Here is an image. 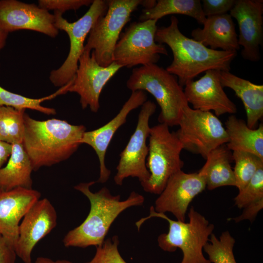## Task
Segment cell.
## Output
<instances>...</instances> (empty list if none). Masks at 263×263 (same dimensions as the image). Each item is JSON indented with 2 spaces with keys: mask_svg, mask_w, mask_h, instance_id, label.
Masks as SVG:
<instances>
[{
  "mask_svg": "<svg viewBox=\"0 0 263 263\" xmlns=\"http://www.w3.org/2000/svg\"><path fill=\"white\" fill-rule=\"evenodd\" d=\"M236 0H203L202 10L206 17L226 14L233 7Z\"/></svg>",
  "mask_w": 263,
  "mask_h": 263,
  "instance_id": "d6a6232c",
  "label": "cell"
},
{
  "mask_svg": "<svg viewBox=\"0 0 263 263\" xmlns=\"http://www.w3.org/2000/svg\"><path fill=\"white\" fill-rule=\"evenodd\" d=\"M220 80L223 88L232 89L242 100L246 112L247 126L256 128L263 116V85L254 84L230 71H221Z\"/></svg>",
  "mask_w": 263,
  "mask_h": 263,
  "instance_id": "44dd1931",
  "label": "cell"
},
{
  "mask_svg": "<svg viewBox=\"0 0 263 263\" xmlns=\"http://www.w3.org/2000/svg\"><path fill=\"white\" fill-rule=\"evenodd\" d=\"M108 0H93L88 11L77 20L70 22L62 14L54 12L55 26L65 32L70 40L68 55L62 64L52 70L49 75L51 82L56 87H61L75 77L78 61L84 50V42L97 20L104 15L108 9Z\"/></svg>",
  "mask_w": 263,
  "mask_h": 263,
  "instance_id": "ba28073f",
  "label": "cell"
},
{
  "mask_svg": "<svg viewBox=\"0 0 263 263\" xmlns=\"http://www.w3.org/2000/svg\"><path fill=\"white\" fill-rule=\"evenodd\" d=\"M263 200V168L259 169L247 185L234 198L235 205L244 208L248 205Z\"/></svg>",
  "mask_w": 263,
  "mask_h": 263,
  "instance_id": "f546056e",
  "label": "cell"
},
{
  "mask_svg": "<svg viewBox=\"0 0 263 263\" xmlns=\"http://www.w3.org/2000/svg\"><path fill=\"white\" fill-rule=\"evenodd\" d=\"M93 0H39L38 5L47 11L53 10L62 14L67 11H76L82 6H90Z\"/></svg>",
  "mask_w": 263,
  "mask_h": 263,
  "instance_id": "1f68e13d",
  "label": "cell"
},
{
  "mask_svg": "<svg viewBox=\"0 0 263 263\" xmlns=\"http://www.w3.org/2000/svg\"><path fill=\"white\" fill-rule=\"evenodd\" d=\"M210 237V243L203 249L211 263H237L233 252L235 240L228 231L223 232L219 238L213 233Z\"/></svg>",
  "mask_w": 263,
  "mask_h": 263,
  "instance_id": "f1b7e54d",
  "label": "cell"
},
{
  "mask_svg": "<svg viewBox=\"0 0 263 263\" xmlns=\"http://www.w3.org/2000/svg\"><path fill=\"white\" fill-rule=\"evenodd\" d=\"M72 80L66 85L60 87L54 93L39 98H32L9 91L0 86V107L7 106L17 110L31 109L43 113L55 114V109L41 105L43 102L52 99L58 95L68 93V89L73 83Z\"/></svg>",
  "mask_w": 263,
  "mask_h": 263,
  "instance_id": "484cf974",
  "label": "cell"
},
{
  "mask_svg": "<svg viewBox=\"0 0 263 263\" xmlns=\"http://www.w3.org/2000/svg\"><path fill=\"white\" fill-rule=\"evenodd\" d=\"M9 33L0 28V51L5 46Z\"/></svg>",
  "mask_w": 263,
  "mask_h": 263,
  "instance_id": "74e56055",
  "label": "cell"
},
{
  "mask_svg": "<svg viewBox=\"0 0 263 263\" xmlns=\"http://www.w3.org/2000/svg\"></svg>",
  "mask_w": 263,
  "mask_h": 263,
  "instance_id": "f35d334b",
  "label": "cell"
},
{
  "mask_svg": "<svg viewBox=\"0 0 263 263\" xmlns=\"http://www.w3.org/2000/svg\"><path fill=\"white\" fill-rule=\"evenodd\" d=\"M33 167L22 143L12 144L10 155L0 169V189L8 190L17 188L31 189Z\"/></svg>",
  "mask_w": 263,
  "mask_h": 263,
  "instance_id": "cb8c5ba5",
  "label": "cell"
},
{
  "mask_svg": "<svg viewBox=\"0 0 263 263\" xmlns=\"http://www.w3.org/2000/svg\"><path fill=\"white\" fill-rule=\"evenodd\" d=\"M22 145L33 170L68 159L81 144L86 127L52 118L38 120L24 114Z\"/></svg>",
  "mask_w": 263,
  "mask_h": 263,
  "instance_id": "7a4b0ae2",
  "label": "cell"
},
{
  "mask_svg": "<svg viewBox=\"0 0 263 263\" xmlns=\"http://www.w3.org/2000/svg\"><path fill=\"white\" fill-rule=\"evenodd\" d=\"M220 72L208 70L199 79L186 83L184 92L188 103L192 105V109L204 112L213 111L217 117L237 112L236 105L224 90Z\"/></svg>",
  "mask_w": 263,
  "mask_h": 263,
  "instance_id": "2e32d148",
  "label": "cell"
},
{
  "mask_svg": "<svg viewBox=\"0 0 263 263\" xmlns=\"http://www.w3.org/2000/svg\"><path fill=\"white\" fill-rule=\"evenodd\" d=\"M173 14L190 17L201 24H203L206 19L202 10L201 0H158L153 7L142 9L139 21L158 20L166 16Z\"/></svg>",
  "mask_w": 263,
  "mask_h": 263,
  "instance_id": "d4e9b609",
  "label": "cell"
},
{
  "mask_svg": "<svg viewBox=\"0 0 263 263\" xmlns=\"http://www.w3.org/2000/svg\"><path fill=\"white\" fill-rule=\"evenodd\" d=\"M12 150V144L0 141V169L7 161Z\"/></svg>",
  "mask_w": 263,
  "mask_h": 263,
  "instance_id": "d590c367",
  "label": "cell"
},
{
  "mask_svg": "<svg viewBox=\"0 0 263 263\" xmlns=\"http://www.w3.org/2000/svg\"><path fill=\"white\" fill-rule=\"evenodd\" d=\"M25 110L0 107V141L22 143L24 132Z\"/></svg>",
  "mask_w": 263,
  "mask_h": 263,
  "instance_id": "4316f807",
  "label": "cell"
},
{
  "mask_svg": "<svg viewBox=\"0 0 263 263\" xmlns=\"http://www.w3.org/2000/svg\"><path fill=\"white\" fill-rule=\"evenodd\" d=\"M156 109V104L148 100L141 106L135 130L119 154L117 172L114 176L116 185L121 186L123 181L129 177L137 178L141 184L150 178L146 166L149 152L147 140L150 129V119Z\"/></svg>",
  "mask_w": 263,
  "mask_h": 263,
  "instance_id": "8fae6325",
  "label": "cell"
},
{
  "mask_svg": "<svg viewBox=\"0 0 263 263\" xmlns=\"http://www.w3.org/2000/svg\"><path fill=\"white\" fill-rule=\"evenodd\" d=\"M187 223L175 221L165 213L157 212L153 206L150 208V214L135 223L138 230L147 220L153 217L161 218L169 224L167 233L160 234L157 239L159 246L164 251L172 252L180 248L183 253L180 263H211L203 254V249L208 242L214 225L191 207L188 213Z\"/></svg>",
  "mask_w": 263,
  "mask_h": 263,
  "instance_id": "5b68a950",
  "label": "cell"
},
{
  "mask_svg": "<svg viewBox=\"0 0 263 263\" xmlns=\"http://www.w3.org/2000/svg\"><path fill=\"white\" fill-rule=\"evenodd\" d=\"M145 92H132L118 113L110 121L95 130L86 131L82 136L81 144L91 146L95 152L99 163V176L97 182L106 183L109 179L111 170L105 164V156L109 145L118 129L125 123L129 114L133 110L141 106L147 100Z\"/></svg>",
  "mask_w": 263,
  "mask_h": 263,
  "instance_id": "ac0fdd59",
  "label": "cell"
},
{
  "mask_svg": "<svg viewBox=\"0 0 263 263\" xmlns=\"http://www.w3.org/2000/svg\"><path fill=\"white\" fill-rule=\"evenodd\" d=\"M126 86L132 92L151 94L161 109L158 121L169 127L178 126L184 108L189 105L177 77L156 64L133 68Z\"/></svg>",
  "mask_w": 263,
  "mask_h": 263,
  "instance_id": "277c9868",
  "label": "cell"
},
{
  "mask_svg": "<svg viewBox=\"0 0 263 263\" xmlns=\"http://www.w3.org/2000/svg\"><path fill=\"white\" fill-rule=\"evenodd\" d=\"M229 12L238 24V40L243 47L242 56L250 61H259L263 39V1L236 0Z\"/></svg>",
  "mask_w": 263,
  "mask_h": 263,
  "instance_id": "e0dca14e",
  "label": "cell"
},
{
  "mask_svg": "<svg viewBox=\"0 0 263 263\" xmlns=\"http://www.w3.org/2000/svg\"><path fill=\"white\" fill-rule=\"evenodd\" d=\"M206 188L205 180L199 172L187 173L180 170L168 181L155 202L154 210L170 212L177 220L185 222L190 203Z\"/></svg>",
  "mask_w": 263,
  "mask_h": 263,
  "instance_id": "9a60e30c",
  "label": "cell"
},
{
  "mask_svg": "<svg viewBox=\"0 0 263 263\" xmlns=\"http://www.w3.org/2000/svg\"><path fill=\"white\" fill-rule=\"evenodd\" d=\"M170 20L169 26L157 28L155 40L158 43L167 44L171 49L173 60L166 69L177 77L182 87L208 70L230 71L237 52L207 47L185 36L179 28V20L176 17L172 16Z\"/></svg>",
  "mask_w": 263,
  "mask_h": 263,
  "instance_id": "6da1fadb",
  "label": "cell"
},
{
  "mask_svg": "<svg viewBox=\"0 0 263 263\" xmlns=\"http://www.w3.org/2000/svg\"><path fill=\"white\" fill-rule=\"evenodd\" d=\"M202 28L193 29L192 38L213 49L237 52L240 49L235 24L229 14L206 17Z\"/></svg>",
  "mask_w": 263,
  "mask_h": 263,
  "instance_id": "ffe728a7",
  "label": "cell"
},
{
  "mask_svg": "<svg viewBox=\"0 0 263 263\" xmlns=\"http://www.w3.org/2000/svg\"><path fill=\"white\" fill-rule=\"evenodd\" d=\"M94 183V181L80 183L74 187L87 197L91 207L85 220L64 236L62 241L65 247L86 248L102 245L118 216L127 208L142 206L144 202V196L135 191L124 201L121 200L120 195H112L106 187L93 192L90 187Z\"/></svg>",
  "mask_w": 263,
  "mask_h": 263,
  "instance_id": "3957f363",
  "label": "cell"
},
{
  "mask_svg": "<svg viewBox=\"0 0 263 263\" xmlns=\"http://www.w3.org/2000/svg\"><path fill=\"white\" fill-rule=\"evenodd\" d=\"M263 207V200H261L248 205L244 208V210L242 214L231 219L237 223L244 220H249L252 222Z\"/></svg>",
  "mask_w": 263,
  "mask_h": 263,
  "instance_id": "e575fe53",
  "label": "cell"
},
{
  "mask_svg": "<svg viewBox=\"0 0 263 263\" xmlns=\"http://www.w3.org/2000/svg\"><path fill=\"white\" fill-rule=\"evenodd\" d=\"M157 20L133 21L122 32L115 46L113 62L127 68L156 64L160 55H168L165 45L157 43Z\"/></svg>",
  "mask_w": 263,
  "mask_h": 263,
  "instance_id": "9c48e42d",
  "label": "cell"
},
{
  "mask_svg": "<svg viewBox=\"0 0 263 263\" xmlns=\"http://www.w3.org/2000/svg\"><path fill=\"white\" fill-rule=\"evenodd\" d=\"M146 166L150 178L141 184L144 190L159 195L169 178L184 167L180 154L183 146L175 132L165 124L150 127Z\"/></svg>",
  "mask_w": 263,
  "mask_h": 263,
  "instance_id": "52a82bcc",
  "label": "cell"
},
{
  "mask_svg": "<svg viewBox=\"0 0 263 263\" xmlns=\"http://www.w3.org/2000/svg\"><path fill=\"white\" fill-rule=\"evenodd\" d=\"M40 197V193L32 188L0 189V234L14 248L21 220Z\"/></svg>",
  "mask_w": 263,
  "mask_h": 263,
  "instance_id": "d6986e66",
  "label": "cell"
},
{
  "mask_svg": "<svg viewBox=\"0 0 263 263\" xmlns=\"http://www.w3.org/2000/svg\"><path fill=\"white\" fill-rule=\"evenodd\" d=\"M225 129L228 136L226 146L229 150L251 153L263 159L262 123L251 129L244 120L231 114L225 122Z\"/></svg>",
  "mask_w": 263,
  "mask_h": 263,
  "instance_id": "603a6c76",
  "label": "cell"
},
{
  "mask_svg": "<svg viewBox=\"0 0 263 263\" xmlns=\"http://www.w3.org/2000/svg\"><path fill=\"white\" fill-rule=\"evenodd\" d=\"M119 244L116 235L104 240L102 245L96 247L92 259L85 263H127L118 251Z\"/></svg>",
  "mask_w": 263,
  "mask_h": 263,
  "instance_id": "4dcf8cb0",
  "label": "cell"
},
{
  "mask_svg": "<svg viewBox=\"0 0 263 263\" xmlns=\"http://www.w3.org/2000/svg\"><path fill=\"white\" fill-rule=\"evenodd\" d=\"M233 169L236 186L239 191L249 182L258 170L263 168V159L257 155L242 151H233Z\"/></svg>",
  "mask_w": 263,
  "mask_h": 263,
  "instance_id": "83f0119b",
  "label": "cell"
},
{
  "mask_svg": "<svg viewBox=\"0 0 263 263\" xmlns=\"http://www.w3.org/2000/svg\"><path fill=\"white\" fill-rule=\"evenodd\" d=\"M91 52L84 50L68 92L78 94L83 109L89 107L91 112L97 113L100 108L99 98L103 89L123 67L114 62L107 67L101 66L97 62L93 52Z\"/></svg>",
  "mask_w": 263,
  "mask_h": 263,
  "instance_id": "7c38bea8",
  "label": "cell"
},
{
  "mask_svg": "<svg viewBox=\"0 0 263 263\" xmlns=\"http://www.w3.org/2000/svg\"><path fill=\"white\" fill-rule=\"evenodd\" d=\"M54 14L34 3L17 0H0V28L10 32L31 30L56 38L59 30Z\"/></svg>",
  "mask_w": 263,
  "mask_h": 263,
  "instance_id": "4fadbf2b",
  "label": "cell"
},
{
  "mask_svg": "<svg viewBox=\"0 0 263 263\" xmlns=\"http://www.w3.org/2000/svg\"><path fill=\"white\" fill-rule=\"evenodd\" d=\"M155 0H109L106 14L100 17L91 30L84 50L92 51L97 62L107 67L113 62V52L125 25L140 5L150 9Z\"/></svg>",
  "mask_w": 263,
  "mask_h": 263,
  "instance_id": "8992f818",
  "label": "cell"
},
{
  "mask_svg": "<svg viewBox=\"0 0 263 263\" xmlns=\"http://www.w3.org/2000/svg\"><path fill=\"white\" fill-rule=\"evenodd\" d=\"M175 132L183 149L200 155L205 159L213 150L228 142L223 123L212 112L193 109L183 110Z\"/></svg>",
  "mask_w": 263,
  "mask_h": 263,
  "instance_id": "30bf717a",
  "label": "cell"
},
{
  "mask_svg": "<svg viewBox=\"0 0 263 263\" xmlns=\"http://www.w3.org/2000/svg\"><path fill=\"white\" fill-rule=\"evenodd\" d=\"M35 263H73L66 260H53L50 258L45 257H39L37 258Z\"/></svg>",
  "mask_w": 263,
  "mask_h": 263,
  "instance_id": "8d00e7d4",
  "label": "cell"
},
{
  "mask_svg": "<svg viewBox=\"0 0 263 263\" xmlns=\"http://www.w3.org/2000/svg\"><path fill=\"white\" fill-rule=\"evenodd\" d=\"M16 257L13 246L0 234V263H15Z\"/></svg>",
  "mask_w": 263,
  "mask_h": 263,
  "instance_id": "836d02e7",
  "label": "cell"
},
{
  "mask_svg": "<svg viewBox=\"0 0 263 263\" xmlns=\"http://www.w3.org/2000/svg\"><path fill=\"white\" fill-rule=\"evenodd\" d=\"M56 209L46 198L39 199L28 211L20 223L15 251L24 263H31L36 245L56 226Z\"/></svg>",
  "mask_w": 263,
  "mask_h": 263,
  "instance_id": "5bb4252c",
  "label": "cell"
},
{
  "mask_svg": "<svg viewBox=\"0 0 263 263\" xmlns=\"http://www.w3.org/2000/svg\"><path fill=\"white\" fill-rule=\"evenodd\" d=\"M206 160L198 172L204 177L208 190L224 186L235 187L233 169L231 166L233 161L232 152L226 144L212 150Z\"/></svg>",
  "mask_w": 263,
  "mask_h": 263,
  "instance_id": "7402d4cb",
  "label": "cell"
}]
</instances>
